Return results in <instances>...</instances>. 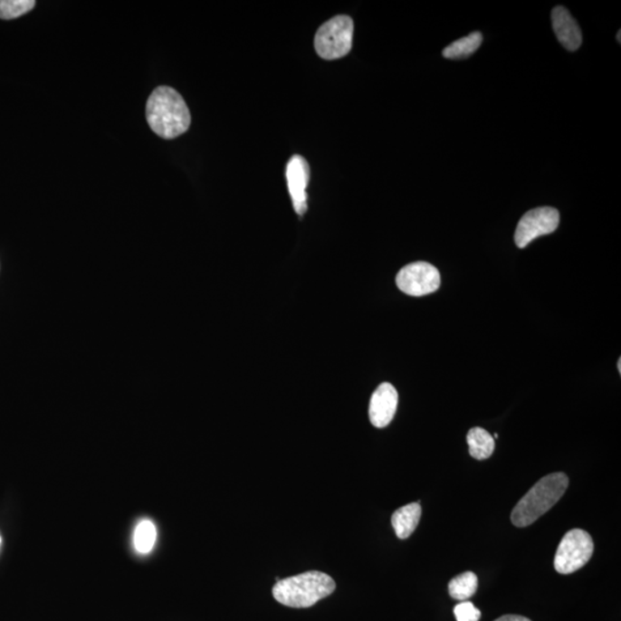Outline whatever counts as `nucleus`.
<instances>
[{"label":"nucleus","mask_w":621,"mask_h":621,"mask_svg":"<svg viewBox=\"0 0 621 621\" xmlns=\"http://www.w3.org/2000/svg\"><path fill=\"white\" fill-rule=\"evenodd\" d=\"M147 120L155 134L172 139L189 129L191 116L188 106L176 89L159 87L148 97Z\"/></svg>","instance_id":"f257e3e1"},{"label":"nucleus","mask_w":621,"mask_h":621,"mask_svg":"<svg viewBox=\"0 0 621 621\" xmlns=\"http://www.w3.org/2000/svg\"><path fill=\"white\" fill-rule=\"evenodd\" d=\"M335 588V581L329 574L310 571L282 580L280 578L273 587V597L283 606L301 609L330 597Z\"/></svg>","instance_id":"f03ea898"},{"label":"nucleus","mask_w":621,"mask_h":621,"mask_svg":"<svg viewBox=\"0 0 621 621\" xmlns=\"http://www.w3.org/2000/svg\"><path fill=\"white\" fill-rule=\"evenodd\" d=\"M568 487V478L565 473L544 476L514 506L511 514L513 525L527 527L534 524L540 517L556 505L567 492Z\"/></svg>","instance_id":"7ed1b4c3"},{"label":"nucleus","mask_w":621,"mask_h":621,"mask_svg":"<svg viewBox=\"0 0 621 621\" xmlns=\"http://www.w3.org/2000/svg\"><path fill=\"white\" fill-rule=\"evenodd\" d=\"M354 20L348 15H338L318 29L314 37L317 53L326 61L346 57L352 48Z\"/></svg>","instance_id":"20e7f679"},{"label":"nucleus","mask_w":621,"mask_h":621,"mask_svg":"<svg viewBox=\"0 0 621 621\" xmlns=\"http://www.w3.org/2000/svg\"><path fill=\"white\" fill-rule=\"evenodd\" d=\"M594 552L589 533L572 530L561 539L555 556V568L560 574H571L585 567Z\"/></svg>","instance_id":"39448f33"},{"label":"nucleus","mask_w":621,"mask_h":621,"mask_svg":"<svg viewBox=\"0 0 621 621\" xmlns=\"http://www.w3.org/2000/svg\"><path fill=\"white\" fill-rule=\"evenodd\" d=\"M399 291L410 296H425L440 288L439 270L432 263L416 262L403 267L396 278Z\"/></svg>","instance_id":"423d86ee"},{"label":"nucleus","mask_w":621,"mask_h":621,"mask_svg":"<svg viewBox=\"0 0 621 621\" xmlns=\"http://www.w3.org/2000/svg\"><path fill=\"white\" fill-rule=\"evenodd\" d=\"M559 225V212L554 207H538L522 215L514 233L518 248L524 249L540 236L554 233Z\"/></svg>","instance_id":"0eeeda50"},{"label":"nucleus","mask_w":621,"mask_h":621,"mask_svg":"<svg viewBox=\"0 0 621 621\" xmlns=\"http://www.w3.org/2000/svg\"><path fill=\"white\" fill-rule=\"evenodd\" d=\"M286 177L293 208L297 215H303L308 210L306 189L310 182V166L304 157L300 155L291 157L288 161Z\"/></svg>","instance_id":"6e6552de"},{"label":"nucleus","mask_w":621,"mask_h":621,"mask_svg":"<svg viewBox=\"0 0 621 621\" xmlns=\"http://www.w3.org/2000/svg\"><path fill=\"white\" fill-rule=\"evenodd\" d=\"M398 393L393 385L385 382L374 391L369 403V420L374 427L385 428L388 426L396 414Z\"/></svg>","instance_id":"1a4fd4ad"},{"label":"nucleus","mask_w":621,"mask_h":621,"mask_svg":"<svg viewBox=\"0 0 621 621\" xmlns=\"http://www.w3.org/2000/svg\"><path fill=\"white\" fill-rule=\"evenodd\" d=\"M552 27L559 43L568 51H577L582 44L580 27L571 13L563 6H557L551 13Z\"/></svg>","instance_id":"9d476101"},{"label":"nucleus","mask_w":621,"mask_h":621,"mask_svg":"<svg viewBox=\"0 0 621 621\" xmlns=\"http://www.w3.org/2000/svg\"><path fill=\"white\" fill-rule=\"evenodd\" d=\"M421 513L423 510L419 503L407 504L394 512L391 517V525L399 539L406 540L414 533L419 524Z\"/></svg>","instance_id":"9b49d317"},{"label":"nucleus","mask_w":621,"mask_h":621,"mask_svg":"<svg viewBox=\"0 0 621 621\" xmlns=\"http://www.w3.org/2000/svg\"><path fill=\"white\" fill-rule=\"evenodd\" d=\"M467 444L472 457L483 461L492 456L495 450V440L486 429L474 427L467 434Z\"/></svg>","instance_id":"f8f14e48"},{"label":"nucleus","mask_w":621,"mask_h":621,"mask_svg":"<svg viewBox=\"0 0 621 621\" xmlns=\"http://www.w3.org/2000/svg\"><path fill=\"white\" fill-rule=\"evenodd\" d=\"M482 43V33L475 32L469 36L461 38L451 43L444 50V57L448 59H462L470 57Z\"/></svg>","instance_id":"ddd939ff"},{"label":"nucleus","mask_w":621,"mask_h":621,"mask_svg":"<svg viewBox=\"0 0 621 621\" xmlns=\"http://www.w3.org/2000/svg\"><path fill=\"white\" fill-rule=\"evenodd\" d=\"M478 577L473 572L459 574L449 582L450 597L458 601H467L478 589Z\"/></svg>","instance_id":"4468645a"},{"label":"nucleus","mask_w":621,"mask_h":621,"mask_svg":"<svg viewBox=\"0 0 621 621\" xmlns=\"http://www.w3.org/2000/svg\"><path fill=\"white\" fill-rule=\"evenodd\" d=\"M157 530L150 521H142L136 526L134 533V547L139 554H148L155 547Z\"/></svg>","instance_id":"2eb2a0df"},{"label":"nucleus","mask_w":621,"mask_h":621,"mask_svg":"<svg viewBox=\"0 0 621 621\" xmlns=\"http://www.w3.org/2000/svg\"><path fill=\"white\" fill-rule=\"evenodd\" d=\"M33 0H0V19L19 18L35 6Z\"/></svg>","instance_id":"dca6fc26"},{"label":"nucleus","mask_w":621,"mask_h":621,"mask_svg":"<svg viewBox=\"0 0 621 621\" xmlns=\"http://www.w3.org/2000/svg\"><path fill=\"white\" fill-rule=\"evenodd\" d=\"M454 616L457 621H479L482 618V612L476 609L474 604L469 601H463L454 607Z\"/></svg>","instance_id":"f3484780"},{"label":"nucleus","mask_w":621,"mask_h":621,"mask_svg":"<svg viewBox=\"0 0 621 621\" xmlns=\"http://www.w3.org/2000/svg\"><path fill=\"white\" fill-rule=\"evenodd\" d=\"M495 621H531V620L529 618H526V616H522L506 615V616H502L501 618L496 619Z\"/></svg>","instance_id":"a211bd4d"},{"label":"nucleus","mask_w":621,"mask_h":621,"mask_svg":"<svg viewBox=\"0 0 621 621\" xmlns=\"http://www.w3.org/2000/svg\"><path fill=\"white\" fill-rule=\"evenodd\" d=\"M499 436H500L499 434H497V433L493 434V440L499 439Z\"/></svg>","instance_id":"6ab92c4d"},{"label":"nucleus","mask_w":621,"mask_h":621,"mask_svg":"<svg viewBox=\"0 0 621 621\" xmlns=\"http://www.w3.org/2000/svg\"><path fill=\"white\" fill-rule=\"evenodd\" d=\"M618 369L619 373H621V359L618 360Z\"/></svg>","instance_id":"aec40b11"},{"label":"nucleus","mask_w":621,"mask_h":621,"mask_svg":"<svg viewBox=\"0 0 621 621\" xmlns=\"http://www.w3.org/2000/svg\"><path fill=\"white\" fill-rule=\"evenodd\" d=\"M620 33H621V32L618 33V42H619V43H620Z\"/></svg>","instance_id":"412c9836"},{"label":"nucleus","mask_w":621,"mask_h":621,"mask_svg":"<svg viewBox=\"0 0 621 621\" xmlns=\"http://www.w3.org/2000/svg\"><path fill=\"white\" fill-rule=\"evenodd\" d=\"M0 544H2V538H0Z\"/></svg>","instance_id":"4be33fe9"}]
</instances>
